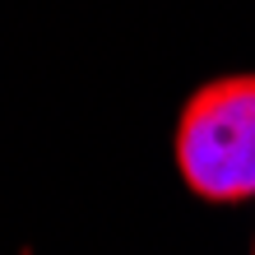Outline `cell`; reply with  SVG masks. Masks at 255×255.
<instances>
[{
    "mask_svg": "<svg viewBox=\"0 0 255 255\" xmlns=\"http://www.w3.org/2000/svg\"><path fill=\"white\" fill-rule=\"evenodd\" d=\"M176 172L209 204L255 200V74H223L190 93L172 134Z\"/></svg>",
    "mask_w": 255,
    "mask_h": 255,
    "instance_id": "1",
    "label": "cell"
}]
</instances>
